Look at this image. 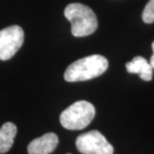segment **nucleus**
<instances>
[{
  "label": "nucleus",
  "instance_id": "nucleus-1",
  "mask_svg": "<svg viewBox=\"0 0 154 154\" xmlns=\"http://www.w3.org/2000/svg\"><path fill=\"white\" fill-rule=\"evenodd\" d=\"M109 63L101 55L85 57L72 63L64 72V80L68 82H85L101 75L108 69Z\"/></svg>",
  "mask_w": 154,
  "mask_h": 154
},
{
  "label": "nucleus",
  "instance_id": "nucleus-2",
  "mask_svg": "<svg viewBox=\"0 0 154 154\" xmlns=\"http://www.w3.org/2000/svg\"><path fill=\"white\" fill-rule=\"evenodd\" d=\"M64 16L71 23V33L75 37H85L94 33L98 28V20L88 6L73 3L66 6Z\"/></svg>",
  "mask_w": 154,
  "mask_h": 154
},
{
  "label": "nucleus",
  "instance_id": "nucleus-3",
  "mask_svg": "<svg viewBox=\"0 0 154 154\" xmlns=\"http://www.w3.org/2000/svg\"><path fill=\"white\" fill-rule=\"evenodd\" d=\"M95 116V108L86 100L75 102L60 115V123L69 130H82L88 127Z\"/></svg>",
  "mask_w": 154,
  "mask_h": 154
},
{
  "label": "nucleus",
  "instance_id": "nucleus-4",
  "mask_svg": "<svg viewBox=\"0 0 154 154\" xmlns=\"http://www.w3.org/2000/svg\"><path fill=\"white\" fill-rule=\"evenodd\" d=\"M77 150L82 154H113L114 149L99 131L92 130L79 135L75 141Z\"/></svg>",
  "mask_w": 154,
  "mask_h": 154
},
{
  "label": "nucleus",
  "instance_id": "nucleus-5",
  "mask_svg": "<svg viewBox=\"0 0 154 154\" xmlns=\"http://www.w3.org/2000/svg\"><path fill=\"white\" fill-rule=\"evenodd\" d=\"M24 32L20 26L13 25L0 30V60L11 59L22 47Z\"/></svg>",
  "mask_w": 154,
  "mask_h": 154
},
{
  "label": "nucleus",
  "instance_id": "nucleus-6",
  "mask_svg": "<svg viewBox=\"0 0 154 154\" xmlns=\"http://www.w3.org/2000/svg\"><path fill=\"white\" fill-rule=\"evenodd\" d=\"M58 137L54 133H47L33 140L28 146V154H50L57 147Z\"/></svg>",
  "mask_w": 154,
  "mask_h": 154
},
{
  "label": "nucleus",
  "instance_id": "nucleus-7",
  "mask_svg": "<svg viewBox=\"0 0 154 154\" xmlns=\"http://www.w3.org/2000/svg\"><path fill=\"white\" fill-rule=\"evenodd\" d=\"M125 67L128 73L138 74L140 79L145 82H150L152 79L153 68L146 59L140 56L134 57L132 61L127 63Z\"/></svg>",
  "mask_w": 154,
  "mask_h": 154
},
{
  "label": "nucleus",
  "instance_id": "nucleus-8",
  "mask_svg": "<svg viewBox=\"0 0 154 154\" xmlns=\"http://www.w3.org/2000/svg\"><path fill=\"white\" fill-rule=\"evenodd\" d=\"M17 133V126L12 122H5L0 128V154L8 152L14 144Z\"/></svg>",
  "mask_w": 154,
  "mask_h": 154
},
{
  "label": "nucleus",
  "instance_id": "nucleus-9",
  "mask_svg": "<svg viewBox=\"0 0 154 154\" xmlns=\"http://www.w3.org/2000/svg\"><path fill=\"white\" fill-rule=\"evenodd\" d=\"M142 20L146 23L154 22V0H149L142 12Z\"/></svg>",
  "mask_w": 154,
  "mask_h": 154
},
{
  "label": "nucleus",
  "instance_id": "nucleus-10",
  "mask_svg": "<svg viewBox=\"0 0 154 154\" xmlns=\"http://www.w3.org/2000/svg\"><path fill=\"white\" fill-rule=\"evenodd\" d=\"M152 48L153 53H152V55L151 58H150V64H151L152 67L154 69V41L152 42Z\"/></svg>",
  "mask_w": 154,
  "mask_h": 154
},
{
  "label": "nucleus",
  "instance_id": "nucleus-11",
  "mask_svg": "<svg viewBox=\"0 0 154 154\" xmlns=\"http://www.w3.org/2000/svg\"><path fill=\"white\" fill-rule=\"evenodd\" d=\"M67 154H71V153H67Z\"/></svg>",
  "mask_w": 154,
  "mask_h": 154
}]
</instances>
